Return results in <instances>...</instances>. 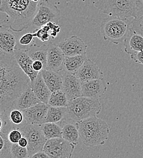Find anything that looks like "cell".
Returning a JSON list of instances; mask_svg holds the SVG:
<instances>
[{
    "label": "cell",
    "instance_id": "cell-18",
    "mask_svg": "<svg viewBox=\"0 0 143 158\" xmlns=\"http://www.w3.org/2000/svg\"><path fill=\"white\" fill-rule=\"evenodd\" d=\"M124 51L130 56L143 51V36L129 28L124 40Z\"/></svg>",
    "mask_w": 143,
    "mask_h": 158
},
{
    "label": "cell",
    "instance_id": "cell-30",
    "mask_svg": "<svg viewBox=\"0 0 143 158\" xmlns=\"http://www.w3.org/2000/svg\"><path fill=\"white\" fill-rule=\"evenodd\" d=\"M69 100L63 91H58L52 93L48 102L50 106L67 107Z\"/></svg>",
    "mask_w": 143,
    "mask_h": 158
},
{
    "label": "cell",
    "instance_id": "cell-7",
    "mask_svg": "<svg viewBox=\"0 0 143 158\" xmlns=\"http://www.w3.org/2000/svg\"><path fill=\"white\" fill-rule=\"evenodd\" d=\"M23 137L27 139L29 158L34 154L43 151L47 139L43 135L41 125H34L26 123L19 128Z\"/></svg>",
    "mask_w": 143,
    "mask_h": 158
},
{
    "label": "cell",
    "instance_id": "cell-40",
    "mask_svg": "<svg viewBox=\"0 0 143 158\" xmlns=\"http://www.w3.org/2000/svg\"><path fill=\"white\" fill-rule=\"evenodd\" d=\"M67 2H71V3H74L79 0H65Z\"/></svg>",
    "mask_w": 143,
    "mask_h": 158
},
{
    "label": "cell",
    "instance_id": "cell-24",
    "mask_svg": "<svg viewBox=\"0 0 143 158\" xmlns=\"http://www.w3.org/2000/svg\"><path fill=\"white\" fill-rule=\"evenodd\" d=\"M62 138L76 145L79 143V132L77 125L65 123L62 126Z\"/></svg>",
    "mask_w": 143,
    "mask_h": 158
},
{
    "label": "cell",
    "instance_id": "cell-9",
    "mask_svg": "<svg viewBox=\"0 0 143 158\" xmlns=\"http://www.w3.org/2000/svg\"><path fill=\"white\" fill-rule=\"evenodd\" d=\"M75 145L64 139H52L48 140L43 148L50 158H71Z\"/></svg>",
    "mask_w": 143,
    "mask_h": 158
},
{
    "label": "cell",
    "instance_id": "cell-38",
    "mask_svg": "<svg viewBox=\"0 0 143 158\" xmlns=\"http://www.w3.org/2000/svg\"><path fill=\"white\" fill-rule=\"evenodd\" d=\"M29 158H50L48 155L44 152L43 151L37 152L35 154H34L32 156H31Z\"/></svg>",
    "mask_w": 143,
    "mask_h": 158
},
{
    "label": "cell",
    "instance_id": "cell-1",
    "mask_svg": "<svg viewBox=\"0 0 143 158\" xmlns=\"http://www.w3.org/2000/svg\"><path fill=\"white\" fill-rule=\"evenodd\" d=\"M31 85L14 56L0 52V110L1 113L12 108L14 102Z\"/></svg>",
    "mask_w": 143,
    "mask_h": 158
},
{
    "label": "cell",
    "instance_id": "cell-32",
    "mask_svg": "<svg viewBox=\"0 0 143 158\" xmlns=\"http://www.w3.org/2000/svg\"><path fill=\"white\" fill-rule=\"evenodd\" d=\"M41 27L49 32L51 38L53 40L55 39L57 37L61 30L60 26L53 22H49Z\"/></svg>",
    "mask_w": 143,
    "mask_h": 158
},
{
    "label": "cell",
    "instance_id": "cell-20",
    "mask_svg": "<svg viewBox=\"0 0 143 158\" xmlns=\"http://www.w3.org/2000/svg\"><path fill=\"white\" fill-rule=\"evenodd\" d=\"M40 73L51 93L63 91V75L47 69H43Z\"/></svg>",
    "mask_w": 143,
    "mask_h": 158
},
{
    "label": "cell",
    "instance_id": "cell-35",
    "mask_svg": "<svg viewBox=\"0 0 143 158\" xmlns=\"http://www.w3.org/2000/svg\"><path fill=\"white\" fill-rule=\"evenodd\" d=\"M34 32H35V34H36V38L40 40L42 42L48 41L51 38V36H50L49 32L48 31H45L42 27L40 29H36L34 31Z\"/></svg>",
    "mask_w": 143,
    "mask_h": 158
},
{
    "label": "cell",
    "instance_id": "cell-23",
    "mask_svg": "<svg viewBox=\"0 0 143 158\" xmlns=\"http://www.w3.org/2000/svg\"><path fill=\"white\" fill-rule=\"evenodd\" d=\"M87 59L86 54L71 57L65 56L64 69H65V71L68 73L77 74L78 71Z\"/></svg>",
    "mask_w": 143,
    "mask_h": 158
},
{
    "label": "cell",
    "instance_id": "cell-41",
    "mask_svg": "<svg viewBox=\"0 0 143 158\" xmlns=\"http://www.w3.org/2000/svg\"><path fill=\"white\" fill-rule=\"evenodd\" d=\"M31 1L34 2H39L41 0H31Z\"/></svg>",
    "mask_w": 143,
    "mask_h": 158
},
{
    "label": "cell",
    "instance_id": "cell-11",
    "mask_svg": "<svg viewBox=\"0 0 143 158\" xmlns=\"http://www.w3.org/2000/svg\"><path fill=\"white\" fill-rule=\"evenodd\" d=\"M65 56L71 57L86 54L87 45L76 35H73L61 41L58 44Z\"/></svg>",
    "mask_w": 143,
    "mask_h": 158
},
{
    "label": "cell",
    "instance_id": "cell-14",
    "mask_svg": "<svg viewBox=\"0 0 143 158\" xmlns=\"http://www.w3.org/2000/svg\"><path fill=\"white\" fill-rule=\"evenodd\" d=\"M16 49L17 39L14 32L9 27L1 24L0 52L14 56Z\"/></svg>",
    "mask_w": 143,
    "mask_h": 158
},
{
    "label": "cell",
    "instance_id": "cell-36",
    "mask_svg": "<svg viewBox=\"0 0 143 158\" xmlns=\"http://www.w3.org/2000/svg\"><path fill=\"white\" fill-rule=\"evenodd\" d=\"M130 58L135 63L142 64L143 66V51L131 55Z\"/></svg>",
    "mask_w": 143,
    "mask_h": 158
},
{
    "label": "cell",
    "instance_id": "cell-19",
    "mask_svg": "<svg viewBox=\"0 0 143 158\" xmlns=\"http://www.w3.org/2000/svg\"><path fill=\"white\" fill-rule=\"evenodd\" d=\"M40 102V100L33 92L31 86H29L14 102L13 108L22 111Z\"/></svg>",
    "mask_w": 143,
    "mask_h": 158
},
{
    "label": "cell",
    "instance_id": "cell-5",
    "mask_svg": "<svg viewBox=\"0 0 143 158\" xmlns=\"http://www.w3.org/2000/svg\"><path fill=\"white\" fill-rule=\"evenodd\" d=\"M95 7L109 17L133 20L137 15V0H97Z\"/></svg>",
    "mask_w": 143,
    "mask_h": 158
},
{
    "label": "cell",
    "instance_id": "cell-8",
    "mask_svg": "<svg viewBox=\"0 0 143 158\" xmlns=\"http://www.w3.org/2000/svg\"><path fill=\"white\" fill-rule=\"evenodd\" d=\"M61 19V11L58 7L48 0L39 2L37 13L32 21L31 26L38 29L49 22L57 23Z\"/></svg>",
    "mask_w": 143,
    "mask_h": 158
},
{
    "label": "cell",
    "instance_id": "cell-31",
    "mask_svg": "<svg viewBox=\"0 0 143 158\" xmlns=\"http://www.w3.org/2000/svg\"><path fill=\"white\" fill-rule=\"evenodd\" d=\"M12 158H29L27 148H24L19 143H12L11 147Z\"/></svg>",
    "mask_w": 143,
    "mask_h": 158
},
{
    "label": "cell",
    "instance_id": "cell-3",
    "mask_svg": "<svg viewBox=\"0 0 143 158\" xmlns=\"http://www.w3.org/2000/svg\"><path fill=\"white\" fill-rule=\"evenodd\" d=\"M82 143L88 147L105 144L110 134L108 123L96 116L86 118L76 123Z\"/></svg>",
    "mask_w": 143,
    "mask_h": 158
},
{
    "label": "cell",
    "instance_id": "cell-21",
    "mask_svg": "<svg viewBox=\"0 0 143 158\" xmlns=\"http://www.w3.org/2000/svg\"><path fill=\"white\" fill-rule=\"evenodd\" d=\"M31 86L33 92L40 101L42 103L48 104L52 93L44 81L41 73L39 74L36 79L31 82Z\"/></svg>",
    "mask_w": 143,
    "mask_h": 158
},
{
    "label": "cell",
    "instance_id": "cell-12",
    "mask_svg": "<svg viewBox=\"0 0 143 158\" xmlns=\"http://www.w3.org/2000/svg\"><path fill=\"white\" fill-rule=\"evenodd\" d=\"M49 105L39 103L34 106L22 111L27 123L34 125H42L45 123Z\"/></svg>",
    "mask_w": 143,
    "mask_h": 158
},
{
    "label": "cell",
    "instance_id": "cell-10",
    "mask_svg": "<svg viewBox=\"0 0 143 158\" xmlns=\"http://www.w3.org/2000/svg\"><path fill=\"white\" fill-rule=\"evenodd\" d=\"M63 91L69 101L82 97V82L76 74L64 72L63 74Z\"/></svg>",
    "mask_w": 143,
    "mask_h": 158
},
{
    "label": "cell",
    "instance_id": "cell-6",
    "mask_svg": "<svg viewBox=\"0 0 143 158\" xmlns=\"http://www.w3.org/2000/svg\"><path fill=\"white\" fill-rule=\"evenodd\" d=\"M131 21L114 17L103 19L101 25V33L103 39L118 44L125 39Z\"/></svg>",
    "mask_w": 143,
    "mask_h": 158
},
{
    "label": "cell",
    "instance_id": "cell-29",
    "mask_svg": "<svg viewBox=\"0 0 143 158\" xmlns=\"http://www.w3.org/2000/svg\"><path fill=\"white\" fill-rule=\"evenodd\" d=\"M9 132V131L6 130H1L0 158H12L11 147L12 143L8 139V134Z\"/></svg>",
    "mask_w": 143,
    "mask_h": 158
},
{
    "label": "cell",
    "instance_id": "cell-27",
    "mask_svg": "<svg viewBox=\"0 0 143 158\" xmlns=\"http://www.w3.org/2000/svg\"><path fill=\"white\" fill-rule=\"evenodd\" d=\"M44 136L47 140L62 138V128L55 123H44L41 125Z\"/></svg>",
    "mask_w": 143,
    "mask_h": 158
},
{
    "label": "cell",
    "instance_id": "cell-15",
    "mask_svg": "<svg viewBox=\"0 0 143 158\" xmlns=\"http://www.w3.org/2000/svg\"><path fill=\"white\" fill-rule=\"evenodd\" d=\"M107 89V83L104 79L94 80L82 83V96L98 99Z\"/></svg>",
    "mask_w": 143,
    "mask_h": 158
},
{
    "label": "cell",
    "instance_id": "cell-16",
    "mask_svg": "<svg viewBox=\"0 0 143 158\" xmlns=\"http://www.w3.org/2000/svg\"><path fill=\"white\" fill-rule=\"evenodd\" d=\"M82 83L94 80L103 79V73L97 64L92 60L85 61L76 74Z\"/></svg>",
    "mask_w": 143,
    "mask_h": 158
},
{
    "label": "cell",
    "instance_id": "cell-28",
    "mask_svg": "<svg viewBox=\"0 0 143 158\" xmlns=\"http://www.w3.org/2000/svg\"><path fill=\"white\" fill-rule=\"evenodd\" d=\"M137 14L132 20L130 29L143 36V4L140 0H137Z\"/></svg>",
    "mask_w": 143,
    "mask_h": 158
},
{
    "label": "cell",
    "instance_id": "cell-2",
    "mask_svg": "<svg viewBox=\"0 0 143 158\" xmlns=\"http://www.w3.org/2000/svg\"><path fill=\"white\" fill-rule=\"evenodd\" d=\"M39 4L31 0H1L0 10L6 15L1 24L17 32L28 29L31 26Z\"/></svg>",
    "mask_w": 143,
    "mask_h": 158
},
{
    "label": "cell",
    "instance_id": "cell-17",
    "mask_svg": "<svg viewBox=\"0 0 143 158\" xmlns=\"http://www.w3.org/2000/svg\"><path fill=\"white\" fill-rule=\"evenodd\" d=\"M14 57L21 69L31 79V82H32L37 78L40 73H37L34 70L32 67L34 61L29 57L27 49L17 48L15 51Z\"/></svg>",
    "mask_w": 143,
    "mask_h": 158
},
{
    "label": "cell",
    "instance_id": "cell-13",
    "mask_svg": "<svg viewBox=\"0 0 143 158\" xmlns=\"http://www.w3.org/2000/svg\"><path fill=\"white\" fill-rule=\"evenodd\" d=\"M65 55L55 43H49L47 54V69L59 73L64 69Z\"/></svg>",
    "mask_w": 143,
    "mask_h": 158
},
{
    "label": "cell",
    "instance_id": "cell-42",
    "mask_svg": "<svg viewBox=\"0 0 143 158\" xmlns=\"http://www.w3.org/2000/svg\"><path fill=\"white\" fill-rule=\"evenodd\" d=\"M141 2H142V3H143V0H141Z\"/></svg>",
    "mask_w": 143,
    "mask_h": 158
},
{
    "label": "cell",
    "instance_id": "cell-22",
    "mask_svg": "<svg viewBox=\"0 0 143 158\" xmlns=\"http://www.w3.org/2000/svg\"><path fill=\"white\" fill-rule=\"evenodd\" d=\"M48 44H43L41 46H37L36 43L31 44L27 49V52L33 61L38 60L41 61L44 66V69L46 68L47 64V54Z\"/></svg>",
    "mask_w": 143,
    "mask_h": 158
},
{
    "label": "cell",
    "instance_id": "cell-26",
    "mask_svg": "<svg viewBox=\"0 0 143 158\" xmlns=\"http://www.w3.org/2000/svg\"><path fill=\"white\" fill-rule=\"evenodd\" d=\"M1 114L5 116L14 125L15 128L19 129L21 126L26 123L23 112L14 108H12L4 112L1 113Z\"/></svg>",
    "mask_w": 143,
    "mask_h": 158
},
{
    "label": "cell",
    "instance_id": "cell-34",
    "mask_svg": "<svg viewBox=\"0 0 143 158\" xmlns=\"http://www.w3.org/2000/svg\"><path fill=\"white\" fill-rule=\"evenodd\" d=\"M23 138V135L19 129L12 130L8 134V139L12 143H19L20 140Z\"/></svg>",
    "mask_w": 143,
    "mask_h": 158
},
{
    "label": "cell",
    "instance_id": "cell-37",
    "mask_svg": "<svg viewBox=\"0 0 143 158\" xmlns=\"http://www.w3.org/2000/svg\"><path fill=\"white\" fill-rule=\"evenodd\" d=\"M32 67H33L34 70L36 72L39 73H40L43 69H44L43 63L40 61H38V60H36V61H33Z\"/></svg>",
    "mask_w": 143,
    "mask_h": 158
},
{
    "label": "cell",
    "instance_id": "cell-4",
    "mask_svg": "<svg viewBox=\"0 0 143 158\" xmlns=\"http://www.w3.org/2000/svg\"><path fill=\"white\" fill-rule=\"evenodd\" d=\"M66 109L67 119L77 123L99 114L102 110V105L98 99L82 96L69 101Z\"/></svg>",
    "mask_w": 143,
    "mask_h": 158
},
{
    "label": "cell",
    "instance_id": "cell-33",
    "mask_svg": "<svg viewBox=\"0 0 143 158\" xmlns=\"http://www.w3.org/2000/svg\"><path fill=\"white\" fill-rule=\"evenodd\" d=\"M36 37L35 32L33 33H27L23 35L21 37L20 39H19V43L21 46H30L32 44L33 40Z\"/></svg>",
    "mask_w": 143,
    "mask_h": 158
},
{
    "label": "cell",
    "instance_id": "cell-39",
    "mask_svg": "<svg viewBox=\"0 0 143 158\" xmlns=\"http://www.w3.org/2000/svg\"><path fill=\"white\" fill-rule=\"evenodd\" d=\"M19 145L22 147H24V148H27V145H28V141L27 140V139L24 137H23L21 139L19 142Z\"/></svg>",
    "mask_w": 143,
    "mask_h": 158
},
{
    "label": "cell",
    "instance_id": "cell-25",
    "mask_svg": "<svg viewBox=\"0 0 143 158\" xmlns=\"http://www.w3.org/2000/svg\"><path fill=\"white\" fill-rule=\"evenodd\" d=\"M67 119L66 107L50 106L48 109L45 123H59Z\"/></svg>",
    "mask_w": 143,
    "mask_h": 158
}]
</instances>
